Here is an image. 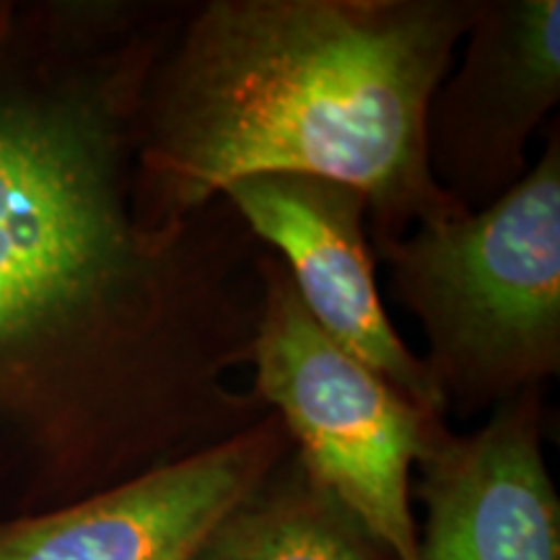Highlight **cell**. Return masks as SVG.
Wrapping results in <instances>:
<instances>
[{
  "label": "cell",
  "instance_id": "cell-5",
  "mask_svg": "<svg viewBox=\"0 0 560 560\" xmlns=\"http://www.w3.org/2000/svg\"><path fill=\"white\" fill-rule=\"evenodd\" d=\"M462 45L425 140L436 185L475 213L527 174L529 140L560 102V3L480 0Z\"/></svg>",
  "mask_w": 560,
  "mask_h": 560
},
{
  "label": "cell",
  "instance_id": "cell-9",
  "mask_svg": "<svg viewBox=\"0 0 560 560\" xmlns=\"http://www.w3.org/2000/svg\"><path fill=\"white\" fill-rule=\"evenodd\" d=\"M192 560H395L289 454L206 537Z\"/></svg>",
  "mask_w": 560,
  "mask_h": 560
},
{
  "label": "cell",
  "instance_id": "cell-6",
  "mask_svg": "<svg viewBox=\"0 0 560 560\" xmlns=\"http://www.w3.org/2000/svg\"><path fill=\"white\" fill-rule=\"evenodd\" d=\"M293 452L276 412L221 444L62 506L0 520V560H192Z\"/></svg>",
  "mask_w": 560,
  "mask_h": 560
},
{
  "label": "cell",
  "instance_id": "cell-7",
  "mask_svg": "<svg viewBox=\"0 0 560 560\" xmlns=\"http://www.w3.org/2000/svg\"><path fill=\"white\" fill-rule=\"evenodd\" d=\"M221 198L283 260L304 310L335 346L416 408L446 420L423 359L405 346L384 310L363 195L304 174H262L234 182Z\"/></svg>",
  "mask_w": 560,
  "mask_h": 560
},
{
  "label": "cell",
  "instance_id": "cell-10",
  "mask_svg": "<svg viewBox=\"0 0 560 560\" xmlns=\"http://www.w3.org/2000/svg\"><path fill=\"white\" fill-rule=\"evenodd\" d=\"M9 5H11V0H0V21H3L5 11H9Z\"/></svg>",
  "mask_w": 560,
  "mask_h": 560
},
{
  "label": "cell",
  "instance_id": "cell-1",
  "mask_svg": "<svg viewBox=\"0 0 560 560\" xmlns=\"http://www.w3.org/2000/svg\"><path fill=\"white\" fill-rule=\"evenodd\" d=\"M185 0H11L0 21V446L16 514L221 444L268 408L262 257L226 198L136 215L140 107Z\"/></svg>",
  "mask_w": 560,
  "mask_h": 560
},
{
  "label": "cell",
  "instance_id": "cell-8",
  "mask_svg": "<svg viewBox=\"0 0 560 560\" xmlns=\"http://www.w3.org/2000/svg\"><path fill=\"white\" fill-rule=\"evenodd\" d=\"M542 410L545 387H529L495 405L478 431L433 439L412 486L425 506L420 560H560Z\"/></svg>",
  "mask_w": 560,
  "mask_h": 560
},
{
  "label": "cell",
  "instance_id": "cell-4",
  "mask_svg": "<svg viewBox=\"0 0 560 560\" xmlns=\"http://www.w3.org/2000/svg\"><path fill=\"white\" fill-rule=\"evenodd\" d=\"M249 387L289 431L306 475L395 560H420L410 475L446 420L405 400L314 325L276 252L262 257Z\"/></svg>",
  "mask_w": 560,
  "mask_h": 560
},
{
  "label": "cell",
  "instance_id": "cell-3",
  "mask_svg": "<svg viewBox=\"0 0 560 560\" xmlns=\"http://www.w3.org/2000/svg\"><path fill=\"white\" fill-rule=\"evenodd\" d=\"M429 342L446 412L478 416L560 371V130L506 195L371 244Z\"/></svg>",
  "mask_w": 560,
  "mask_h": 560
},
{
  "label": "cell",
  "instance_id": "cell-2",
  "mask_svg": "<svg viewBox=\"0 0 560 560\" xmlns=\"http://www.w3.org/2000/svg\"><path fill=\"white\" fill-rule=\"evenodd\" d=\"M480 0H198L151 68L136 215L174 229L234 182L304 174L369 206L371 244L467 210L425 120Z\"/></svg>",
  "mask_w": 560,
  "mask_h": 560
}]
</instances>
